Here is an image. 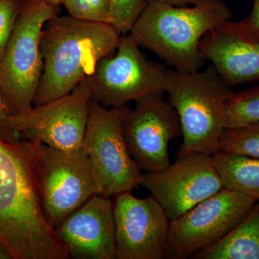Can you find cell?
Masks as SVG:
<instances>
[{"label":"cell","mask_w":259,"mask_h":259,"mask_svg":"<svg viewBox=\"0 0 259 259\" xmlns=\"http://www.w3.org/2000/svg\"><path fill=\"white\" fill-rule=\"evenodd\" d=\"M92 99L83 81L64 96L10 116V125L21 140L76 151L82 148Z\"/></svg>","instance_id":"10"},{"label":"cell","mask_w":259,"mask_h":259,"mask_svg":"<svg viewBox=\"0 0 259 259\" xmlns=\"http://www.w3.org/2000/svg\"><path fill=\"white\" fill-rule=\"evenodd\" d=\"M61 5L73 18L109 23L111 0H65Z\"/></svg>","instance_id":"20"},{"label":"cell","mask_w":259,"mask_h":259,"mask_svg":"<svg viewBox=\"0 0 259 259\" xmlns=\"http://www.w3.org/2000/svg\"><path fill=\"white\" fill-rule=\"evenodd\" d=\"M42 1L49 3V4L54 5V6L59 7V5H62L65 0H42Z\"/></svg>","instance_id":"27"},{"label":"cell","mask_w":259,"mask_h":259,"mask_svg":"<svg viewBox=\"0 0 259 259\" xmlns=\"http://www.w3.org/2000/svg\"><path fill=\"white\" fill-rule=\"evenodd\" d=\"M226 128L259 122V85L233 93L226 105Z\"/></svg>","instance_id":"18"},{"label":"cell","mask_w":259,"mask_h":259,"mask_svg":"<svg viewBox=\"0 0 259 259\" xmlns=\"http://www.w3.org/2000/svg\"><path fill=\"white\" fill-rule=\"evenodd\" d=\"M233 93L212 65L190 73L168 69L165 93L179 116L183 137L177 157L218 152L226 129V102Z\"/></svg>","instance_id":"3"},{"label":"cell","mask_w":259,"mask_h":259,"mask_svg":"<svg viewBox=\"0 0 259 259\" xmlns=\"http://www.w3.org/2000/svg\"><path fill=\"white\" fill-rule=\"evenodd\" d=\"M162 3L175 5V6H187L189 5H193L197 0H158Z\"/></svg>","instance_id":"25"},{"label":"cell","mask_w":259,"mask_h":259,"mask_svg":"<svg viewBox=\"0 0 259 259\" xmlns=\"http://www.w3.org/2000/svg\"><path fill=\"white\" fill-rule=\"evenodd\" d=\"M23 0H0V61L18 20Z\"/></svg>","instance_id":"22"},{"label":"cell","mask_w":259,"mask_h":259,"mask_svg":"<svg viewBox=\"0 0 259 259\" xmlns=\"http://www.w3.org/2000/svg\"><path fill=\"white\" fill-rule=\"evenodd\" d=\"M37 172L42 211L54 229L99 194L93 167L82 148L64 151L42 144Z\"/></svg>","instance_id":"9"},{"label":"cell","mask_w":259,"mask_h":259,"mask_svg":"<svg viewBox=\"0 0 259 259\" xmlns=\"http://www.w3.org/2000/svg\"><path fill=\"white\" fill-rule=\"evenodd\" d=\"M192 7L150 0L129 34L180 72L198 71L205 62L199 51L202 37L232 13L222 0H197Z\"/></svg>","instance_id":"2"},{"label":"cell","mask_w":259,"mask_h":259,"mask_svg":"<svg viewBox=\"0 0 259 259\" xmlns=\"http://www.w3.org/2000/svg\"><path fill=\"white\" fill-rule=\"evenodd\" d=\"M114 198L116 259L166 258L171 221L157 201L131 192Z\"/></svg>","instance_id":"13"},{"label":"cell","mask_w":259,"mask_h":259,"mask_svg":"<svg viewBox=\"0 0 259 259\" xmlns=\"http://www.w3.org/2000/svg\"><path fill=\"white\" fill-rule=\"evenodd\" d=\"M130 110L103 106L92 99L82 148L93 168L99 194L115 197L138 188L141 170L128 151L122 122Z\"/></svg>","instance_id":"6"},{"label":"cell","mask_w":259,"mask_h":259,"mask_svg":"<svg viewBox=\"0 0 259 259\" xmlns=\"http://www.w3.org/2000/svg\"><path fill=\"white\" fill-rule=\"evenodd\" d=\"M140 47L131 34L122 35L115 52L99 61L84 80L93 100L110 108L165 94L168 69L147 59Z\"/></svg>","instance_id":"7"},{"label":"cell","mask_w":259,"mask_h":259,"mask_svg":"<svg viewBox=\"0 0 259 259\" xmlns=\"http://www.w3.org/2000/svg\"><path fill=\"white\" fill-rule=\"evenodd\" d=\"M228 87L259 81V37L241 22H226L206 34L199 45Z\"/></svg>","instance_id":"15"},{"label":"cell","mask_w":259,"mask_h":259,"mask_svg":"<svg viewBox=\"0 0 259 259\" xmlns=\"http://www.w3.org/2000/svg\"><path fill=\"white\" fill-rule=\"evenodd\" d=\"M150 0H111L109 23L122 34L131 31Z\"/></svg>","instance_id":"21"},{"label":"cell","mask_w":259,"mask_h":259,"mask_svg":"<svg viewBox=\"0 0 259 259\" xmlns=\"http://www.w3.org/2000/svg\"><path fill=\"white\" fill-rule=\"evenodd\" d=\"M212 160L225 188L258 202L259 158L218 151Z\"/></svg>","instance_id":"17"},{"label":"cell","mask_w":259,"mask_h":259,"mask_svg":"<svg viewBox=\"0 0 259 259\" xmlns=\"http://www.w3.org/2000/svg\"><path fill=\"white\" fill-rule=\"evenodd\" d=\"M0 259H13L9 250L0 242Z\"/></svg>","instance_id":"26"},{"label":"cell","mask_w":259,"mask_h":259,"mask_svg":"<svg viewBox=\"0 0 259 259\" xmlns=\"http://www.w3.org/2000/svg\"><path fill=\"white\" fill-rule=\"evenodd\" d=\"M68 257L116 259L113 200L95 194L54 228Z\"/></svg>","instance_id":"14"},{"label":"cell","mask_w":259,"mask_h":259,"mask_svg":"<svg viewBox=\"0 0 259 259\" xmlns=\"http://www.w3.org/2000/svg\"><path fill=\"white\" fill-rule=\"evenodd\" d=\"M140 186L149 191L173 221L223 188L212 156H180L157 172H145Z\"/></svg>","instance_id":"12"},{"label":"cell","mask_w":259,"mask_h":259,"mask_svg":"<svg viewBox=\"0 0 259 259\" xmlns=\"http://www.w3.org/2000/svg\"><path fill=\"white\" fill-rule=\"evenodd\" d=\"M163 95L154 94L137 100L122 122L129 152L145 172L160 171L169 166L170 142L182 136L176 110Z\"/></svg>","instance_id":"11"},{"label":"cell","mask_w":259,"mask_h":259,"mask_svg":"<svg viewBox=\"0 0 259 259\" xmlns=\"http://www.w3.org/2000/svg\"><path fill=\"white\" fill-rule=\"evenodd\" d=\"M59 7L42 0H23L21 10L0 61V91L10 115L28 110L44 70L40 49L42 29Z\"/></svg>","instance_id":"4"},{"label":"cell","mask_w":259,"mask_h":259,"mask_svg":"<svg viewBox=\"0 0 259 259\" xmlns=\"http://www.w3.org/2000/svg\"><path fill=\"white\" fill-rule=\"evenodd\" d=\"M122 36L110 23L84 21L69 15L51 18L42 29L44 70L33 105L73 91L99 61L115 52Z\"/></svg>","instance_id":"1"},{"label":"cell","mask_w":259,"mask_h":259,"mask_svg":"<svg viewBox=\"0 0 259 259\" xmlns=\"http://www.w3.org/2000/svg\"><path fill=\"white\" fill-rule=\"evenodd\" d=\"M256 201L223 187L170 223L166 258H193L215 244Z\"/></svg>","instance_id":"8"},{"label":"cell","mask_w":259,"mask_h":259,"mask_svg":"<svg viewBox=\"0 0 259 259\" xmlns=\"http://www.w3.org/2000/svg\"><path fill=\"white\" fill-rule=\"evenodd\" d=\"M242 23L259 37V0H253L251 13Z\"/></svg>","instance_id":"24"},{"label":"cell","mask_w":259,"mask_h":259,"mask_svg":"<svg viewBox=\"0 0 259 259\" xmlns=\"http://www.w3.org/2000/svg\"><path fill=\"white\" fill-rule=\"evenodd\" d=\"M195 259H259V201L222 239Z\"/></svg>","instance_id":"16"},{"label":"cell","mask_w":259,"mask_h":259,"mask_svg":"<svg viewBox=\"0 0 259 259\" xmlns=\"http://www.w3.org/2000/svg\"><path fill=\"white\" fill-rule=\"evenodd\" d=\"M41 144L0 140V242L13 244L35 226L42 208L37 168Z\"/></svg>","instance_id":"5"},{"label":"cell","mask_w":259,"mask_h":259,"mask_svg":"<svg viewBox=\"0 0 259 259\" xmlns=\"http://www.w3.org/2000/svg\"><path fill=\"white\" fill-rule=\"evenodd\" d=\"M10 116L11 115L0 91V140L8 143L19 142L21 139L10 125Z\"/></svg>","instance_id":"23"},{"label":"cell","mask_w":259,"mask_h":259,"mask_svg":"<svg viewBox=\"0 0 259 259\" xmlns=\"http://www.w3.org/2000/svg\"><path fill=\"white\" fill-rule=\"evenodd\" d=\"M218 151L259 158V122L225 130Z\"/></svg>","instance_id":"19"}]
</instances>
